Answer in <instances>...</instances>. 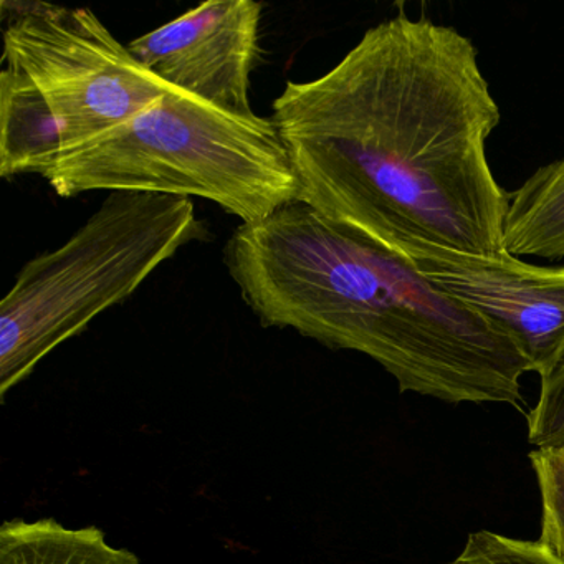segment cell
Returning <instances> with one entry per match:
<instances>
[{"mask_svg": "<svg viewBox=\"0 0 564 564\" xmlns=\"http://www.w3.org/2000/svg\"><path fill=\"white\" fill-rule=\"evenodd\" d=\"M300 203L394 253L505 250L510 193L488 163L501 113L474 41L404 9L272 105Z\"/></svg>", "mask_w": 564, "mask_h": 564, "instance_id": "1", "label": "cell"}, {"mask_svg": "<svg viewBox=\"0 0 564 564\" xmlns=\"http://www.w3.org/2000/svg\"><path fill=\"white\" fill-rule=\"evenodd\" d=\"M224 262L267 328L362 352L401 392L521 409L533 369L507 329L300 200L242 224Z\"/></svg>", "mask_w": 564, "mask_h": 564, "instance_id": "2", "label": "cell"}, {"mask_svg": "<svg viewBox=\"0 0 564 564\" xmlns=\"http://www.w3.org/2000/svg\"><path fill=\"white\" fill-rule=\"evenodd\" d=\"M41 176L67 199L91 191L200 197L242 224L300 200L272 118L229 113L174 88L107 137L62 153Z\"/></svg>", "mask_w": 564, "mask_h": 564, "instance_id": "3", "label": "cell"}, {"mask_svg": "<svg viewBox=\"0 0 564 564\" xmlns=\"http://www.w3.org/2000/svg\"><path fill=\"white\" fill-rule=\"evenodd\" d=\"M206 234L191 199L108 193L74 236L22 267L0 302V398Z\"/></svg>", "mask_w": 564, "mask_h": 564, "instance_id": "4", "label": "cell"}, {"mask_svg": "<svg viewBox=\"0 0 564 564\" xmlns=\"http://www.w3.org/2000/svg\"><path fill=\"white\" fill-rule=\"evenodd\" d=\"M4 64L24 72L51 105L64 153L107 137L171 90L90 9L2 2Z\"/></svg>", "mask_w": 564, "mask_h": 564, "instance_id": "5", "label": "cell"}, {"mask_svg": "<svg viewBox=\"0 0 564 564\" xmlns=\"http://www.w3.org/2000/svg\"><path fill=\"white\" fill-rule=\"evenodd\" d=\"M392 256L507 329L540 378L564 358V267L533 265L507 250L475 256L405 246Z\"/></svg>", "mask_w": 564, "mask_h": 564, "instance_id": "6", "label": "cell"}, {"mask_svg": "<svg viewBox=\"0 0 564 564\" xmlns=\"http://www.w3.org/2000/svg\"><path fill=\"white\" fill-rule=\"evenodd\" d=\"M263 6L209 0L128 44L163 84L220 110L253 115L250 75L259 57Z\"/></svg>", "mask_w": 564, "mask_h": 564, "instance_id": "7", "label": "cell"}, {"mask_svg": "<svg viewBox=\"0 0 564 564\" xmlns=\"http://www.w3.org/2000/svg\"><path fill=\"white\" fill-rule=\"evenodd\" d=\"M64 153L57 118L37 85L19 68L0 74V176L42 174Z\"/></svg>", "mask_w": 564, "mask_h": 564, "instance_id": "8", "label": "cell"}, {"mask_svg": "<svg viewBox=\"0 0 564 564\" xmlns=\"http://www.w3.org/2000/svg\"><path fill=\"white\" fill-rule=\"evenodd\" d=\"M505 250L514 257H564V156L534 171L510 193Z\"/></svg>", "mask_w": 564, "mask_h": 564, "instance_id": "9", "label": "cell"}, {"mask_svg": "<svg viewBox=\"0 0 564 564\" xmlns=\"http://www.w3.org/2000/svg\"><path fill=\"white\" fill-rule=\"evenodd\" d=\"M0 564H141L108 544L97 527L67 528L55 520H11L0 528Z\"/></svg>", "mask_w": 564, "mask_h": 564, "instance_id": "10", "label": "cell"}, {"mask_svg": "<svg viewBox=\"0 0 564 564\" xmlns=\"http://www.w3.org/2000/svg\"><path fill=\"white\" fill-rule=\"evenodd\" d=\"M541 495L538 544L564 564V448H536L530 454Z\"/></svg>", "mask_w": 564, "mask_h": 564, "instance_id": "11", "label": "cell"}, {"mask_svg": "<svg viewBox=\"0 0 564 564\" xmlns=\"http://www.w3.org/2000/svg\"><path fill=\"white\" fill-rule=\"evenodd\" d=\"M452 564H560L538 541L518 540L494 531L468 534L464 550Z\"/></svg>", "mask_w": 564, "mask_h": 564, "instance_id": "12", "label": "cell"}, {"mask_svg": "<svg viewBox=\"0 0 564 564\" xmlns=\"http://www.w3.org/2000/svg\"><path fill=\"white\" fill-rule=\"evenodd\" d=\"M540 379V398L528 414V441L536 448H564V358Z\"/></svg>", "mask_w": 564, "mask_h": 564, "instance_id": "13", "label": "cell"}, {"mask_svg": "<svg viewBox=\"0 0 564 564\" xmlns=\"http://www.w3.org/2000/svg\"><path fill=\"white\" fill-rule=\"evenodd\" d=\"M448 564H452V563H448Z\"/></svg>", "mask_w": 564, "mask_h": 564, "instance_id": "14", "label": "cell"}]
</instances>
